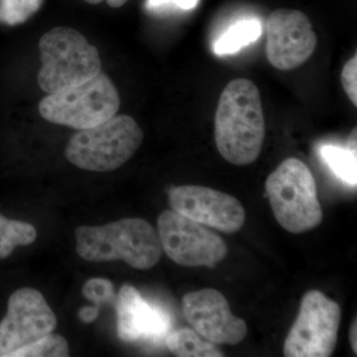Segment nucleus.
<instances>
[{"instance_id":"obj_9","label":"nucleus","mask_w":357,"mask_h":357,"mask_svg":"<svg viewBox=\"0 0 357 357\" xmlns=\"http://www.w3.org/2000/svg\"><path fill=\"white\" fill-rule=\"evenodd\" d=\"M57 318L44 296L33 288L14 291L0 321V357H10L22 347L53 333Z\"/></svg>"},{"instance_id":"obj_22","label":"nucleus","mask_w":357,"mask_h":357,"mask_svg":"<svg viewBox=\"0 0 357 357\" xmlns=\"http://www.w3.org/2000/svg\"><path fill=\"white\" fill-rule=\"evenodd\" d=\"M98 317V307H84L79 310V318L84 323L89 324L95 321Z\"/></svg>"},{"instance_id":"obj_2","label":"nucleus","mask_w":357,"mask_h":357,"mask_svg":"<svg viewBox=\"0 0 357 357\" xmlns=\"http://www.w3.org/2000/svg\"><path fill=\"white\" fill-rule=\"evenodd\" d=\"M77 255L89 262L122 260L135 269L147 270L161 259V241L156 229L142 218H123L117 222L75 230Z\"/></svg>"},{"instance_id":"obj_26","label":"nucleus","mask_w":357,"mask_h":357,"mask_svg":"<svg viewBox=\"0 0 357 357\" xmlns=\"http://www.w3.org/2000/svg\"><path fill=\"white\" fill-rule=\"evenodd\" d=\"M169 2H173V0H148V7L155 8V7L164 6V4L169 3Z\"/></svg>"},{"instance_id":"obj_3","label":"nucleus","mask_w":357,"mask_h":357,"mask_svg":"<svg viewBox=\"0 0 357 357\" xmlns=\"http://www.w3.org/2000/svg\"><path fill=\"white\" fill-rule=\"evenodd\" d=\"M144 138L142 129L129 115L107 121L74 134L65 155L73 165L93 172L116 170L132 158Z\"/></svg>"},{"instance_id":"obj_1","label":"nucleus","mask_w":357,"mask_h":357,"mask_svg":"<svg viewBox=\"0 0 357 357\" xmlns=\"http://www.w3.org/2000/svg\"><path fill=\"white\" fill-rule=\"evenodd\" d=\"M265 117L259 89L248 79L230 82L220 95L215 117V139L229 163H255L264 144Z\"/></svg>"},{"instance_id":"obj_10","label":"nucleus","mask_w":357,"mask_h":357,"mask_svg":"<svg viewBox=\"0 0 357 357\" xmlns=\"http://www.w3.org/2000/svg\"><path fill=\"white\" fill-rule=\"evenodd\" d=\"M266 57L275 69H297L312 57L318 38L306 14L277 9L266 20Z\"/></svg>"},{"instance_id":"obj_25","label":"nucleus","mask_w":357,"mask_h":357,"mask_svg":"<svg viewBox=\"0 0 357 357\" xmlns=\"http://www.w3.org/2000/svg\"><path fill=\"white\" fill-rule=\"evenodd\" d=\"M176 6L182 9H192L198 3V0H173Z\"/></svg>"},{"instance_id":"obj_7","label":"nucleus","mask_w":357,"mask_h":357,"mask_svg":"<svg viewBox=\"0 0 357 357\" xmlns=\"http://www.w3.org/2000/svg\"><path fill=\"white\" fill-rule=\"evenodd\" d=\"M342 310L318 290L305 294L284 344L286 357H330L337 342Z\"/></svg>"},{"instance_id":"obj_23","label":"nucleus","mask_w":357,"mask_h":357,"mask_svg":"<svg viewBox=\"0 0 357 357\" xmlns=\"http://www.w3.org/2000/svg\"><path fill=\"white\" fill-rule=\"evenodd\" d=\"M84 1L88 2L89 4H100L105 1L112 8H119V7L123 6L128 0H84Z\"/></svg>"},{"instance_id":"obj_24","label":"nucleus","mask_w":357,"mask_h":357,"mask_svg":"<svg viewBox=\"0 0 357 357\" xmlns=\"http://www.w3.org/2000/svg\"><path fill=\"white\" fill-rule=\"evenodd\" d=\"M357 323L356 319H354V323L351 326V331H349V342H351L352 351H354V354L357 352Z\"/></svg>"},{"instance_id":"obj_12","label":"nucleus","mask_w":357,"mask_h":357,"mask_svg":"<svg viewBox=\"0 0 357 357\" xmlns=\"http://www.w3.org/2000/svg\"><path fill=\"white\" fill-rule=\"evenodd\" d=\"M183 312L195 331L213 344L236 345L248 335L245 321L232 314L227 298L215 289L185 294Z\"/></svg>"},{"instance_id":"obj_21","label":"nucleus","mask_w":357,"mask_h":357,"mask_svg":"<svg viewBox=\"0 0 357 357\" xmlns=\"http://www.w3.org/2000/svg\"><path fill=\"white\" fill-rule=\"evenodd\" d=\"M357 57L351 58L342 72V84L345 93L354 105H357Z\"/></svg>"},{"instance_id":"obj_18","label":"nucleus","mask_w":357,"mask_h":357,"mask_svg":"<svg viewBox=\"0 0 357 357\" xmlns=\"http://www.w3.org/2000/svg\"><path fill=\"white\" fill-rule=\"evenodd\" d=\"M69 344L62 335L49 333L27 347L11 354L10 357H67Z\"/></svg>"},{"instance_id":"obj_14","label":"nucleus","mask_w":357,"mask_h":357,"mask_svg":"<svg viewBox=\"0 0 357 357\" xmlns=\"http://www.w3.org/2000/svg\"><path fill=\"white\" fill-rule=\"evenodd\" d=\"M166 345L174 356L178 357L225 356L217 344L188 328L170 333L166 337Z\"/></svg>"},{"instance_id":"obj_5","label":"nucleus","mask_w":357,"mask_h":357,"mask_svg":"<svg viewBox=\"0 0 357 357\" xmlns=\"http://www.w3.org/2000/svg\"><path fill=\"white\" fill-rule=\"evenodd\" d=\"M265 189L275 218L291 234L310 231L323 222L316 181L301 160H284L268 176Z\"/></svg>"},{"instance_id":"obj_8","label":"nucleus","mask_w":357,"mask_h":357,"mask_svg":"<svg viewBox=\"0 0 357 357\" xmlns=\"http://www.w3.org/2000/svg\"><path fill=\"white\" fill-rule=\"evenodd\" d=\"M157 227L163 251L181 266L213 268L229 252L222 237L177 211H163Z\"/></svg>"},{"instance_id":"obj_6","label":"nucleus","mask_w":357,"mask_h":357,"mask_svg":"<svg viewBox=\"0 0 357 357\" xmlns=\"http://www.w3.org/2000/svg\"><path fill=\"white\" fill-rule=\"evenodd\" d=\"M121 98L112 79L100 72L77 86L50 93L39 103L41 116L51 123L83 130L117 114Z\"/></svg>"},{"instance_id":"obj_20","label":"nucleus","mask_w":357,"mask_h":357,"mask_svg":"<svg viewBox=\"0 0 357 357\" xmlns=\"http://www.w3.org/2000/svg\"><path fill=\"white\" fill-rule=\"evenodd\" d=\"M82 292L86 299L95 303L96 307H100L103 303H112L116 298L114 284L102 278L91 279L84 284Z\"/></svg>"},{"instance_id":"obj_4","label":"nucleus","mask_w":357,"mask_h":357,"mask_svg":"<svg viewBox=\"0 0 357 357\" xmlns=\"http://www.w3.org/2000/svg\"><path fill=\"white\" fill-rule=\"evenodd\" d=\"M39 51L38 84L49 95L83 84L102 72L98 49L73 28L56 27L45 33Z\"/></svg>"},{"instance_id":"obj_17","label":"nucleus","mask_w":357,"mask_h":357,"mask_svg":"<svg viewBox=\"0 0 357 357\" xmlns=\"http://www.w3.org/2000/svg\"><path fill=\"white\" fill-rule=\"evenodd\" d=\"M261 26L257 20H245L231 26L225 34L218 40L215 50L218 55H229L236 53L243 47L259 38Z\"/></svg>"},{"instance_id":"obj_15","label":"nucleus","mask_w":357,"mask_h":357,"mask_svg":"<svg viewBox=\"0 0 357 357\" xmlns=\"http://www.w3.org/2000/svg\"><path fill=\"white\" fill-rule=\"evenodd\" d=\"M36 238L37 231L32 225L0 213V260L9 257L18 246L30 245Z\"/></svg>"},{"instance_id":"obj_19","label":"nucleus","mask_w":357,"mask_h":357,"mask_svg":"<svg viewBox=\"0 0 357 357\" xmlns=\"http://www.w3.org/2000/svg\"><path fill=\"white\" fill-rule=\"evenodd\" d=\"M44 0H0V23L22 24L39 10Z\"/></svg>"},{"instance_id":"obj_11","label":"nucleus","mask_w":357,"mask_h":357,"mask_svg":"<svg viewBox=\"0 0 357 357\" xmlns=\"http://www.w3.org/2000/svg\"><path fill=\"white\" fill-rule=\"evenodd\" d=\"M169 203L181 215L227 234L239 231L245 222V211L238 199L203 185L172 188Z\"/></svg>"},{"instance_id":"obj_13","label":"nucleus","mask_w":357,"mask_h":357,"mask_svg":"<svg viewBox=\"0 0 357 357\" xmlns=\"http://www.w3.org/2000/svg\"><path fill=\"white\" fill-rule=\"evenodd\" d=\"M116 298L117 335L123 342L156 340L170 330L168 314L150 305L133 286H122Z\"/></svg>"},{"instance_id":"obj_16","label":"nucleus","mask_w":357,"mask_h":357,"mask_svg":"<svg viewBox=\"0 0 357 357\" xmlns=\"http://www.w3.org/2000/svg\"><path fill=\"white\" fill-rule=\"evenodd\" d=\"M319 153L337 178L347 184L356 185V149L347 146L324 145L321 147Z\"/></svg>"}]
</instances>
